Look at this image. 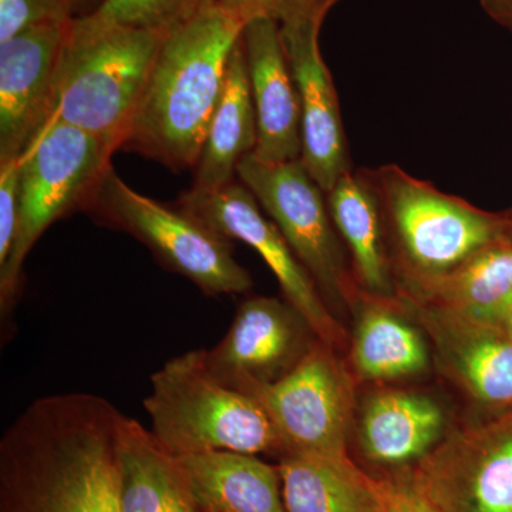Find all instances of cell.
<instances>
[{
	"instance_id": "obj_1",
	"label": "cell",
	"mask_w": 512,
	"mask_h": 512,
	"mask_svg": "<svg viewBox=\"0 0 512 512\" xmlns=\"http://www.w3.org/2000/svg\"><path fill=\"white\" fill-rule=\"evenodd\" d=\"M124 419L96 394L30 403L0 440V512H121Z\"/></svg>"
},
{
	"instance_id": "obj_2",
	"label": "cell",
	"mask_w": 512,
	"mask_h": 512,
	"mask_svg": "<svg viewBox=\"0 0 512 512\" xmlns=\"http://www.w3.org/2000/svg\"><path fill=\"white\" fill-rule=\"evenodd\" d=\"M245 25L215 0L167 32L121 150L194 170Z\"/></svg>"
},
{
	"instance_id": "obj_3",
	"label": "cell",
	"mask_w": 512,
	"mask_h": 512,
	"mask_svg": "<svg viewBox=\"0 0 512 512\" xmlns=\"http://www.w3.org/2000/svg\"><path fill=\"white\" fill-rule=\"evenodd\" d=\"M165 35L103 22L90 13L76 16L64 39L49 120L121 150Z\"/></svg>"
},
{
	"instance_id": "obj_4",
	"label": "cell",
	"mask_w": 512,
	"mask_h": 512,
	"mask_svg": "<svg viewBox=\"0 0 512 512\" xmlns=\"http://www.w3.org/2000/svg\"><path fill=\"white\" fill-rule=\"evenodd\" d=\"M205 355V349L188 350L151 376L143 404L158 443L175 457L205 451L284 456V441L261 404L220 382Z\"/></svg>"
},
{
	"instance_id": "obj_5",
	"label": "cell",
	"mask_w": 512,
	"mask_h": 512,
	"mask_svg": "<svg viewBox=\"0 0 512 512\" xmlns=\"http://www.w3.org/2000/svg\"><path fill=\"white\" fill-rule=\"evenodd\" d=\"M382 202L397 286L446 275L508 238L507 212H488L417 180L399 165L370 170Z\"/></svg>"
},
{
	"instance_id": "obj_6",
	"label": "cell",
	"mask_w": 512,
	"mask_h": 512,
	"mask_svg": "<svg viewBox=\"0 0 512 512\" xmlns=\"http://www.w3.org/2000/svg\"><path fill=\"white\" fill-rule=\"evenodd\" d=\"M116 148L62 121L49 120L20 160V218L15 247L0 268V312L9 319L22 289L23 265L50 225L84 210L111 167Z\"/></svg>"
},
{
	"instance_id": "obj_7",
	"label": "cell",
	"mask_w": 512,
	"mask_h": 512,
	"mask_svg": "<svg viewBox=\"0 0 512 512\" xmlns=\"http://www.w3.org/2000/svg\"><path fill=\"white\" fill-rule=\"evenodd\" d=\"M83 211L136 238L204 295H239L252 288L251 275L235 259L231 241L178 205L170 207L133 190L113 167Z\"/></svg>"
},
{
	"instance_id": "obj_8",
	"label": "cell",
	"mask_w": 512,
	"mask_h": 512,
	"mask_svg": "<svg viewBox=\"0 0 512 512\" xmlns=\"http://www.w3.org/2000/svg\"><path fill=\"white\" fill-rule=\"evenodd\" d=\"M238 180L275 222L330 311L352 306L359 285L349 272L345 245L330 217L326 192L302 160L272 164L248 156L238 165Z\"/></svg>"
},
{
	"instance_id": "obj_9",
	"label": "cell",
	"mask_w": 512,
	"mask_h": 512,
	"mask_svg": "<svg viewBox=\"0 0 512 512\" xmlns=\"http://www.w3.org/2000/svg\"><path fill=\"white\" fill-rule=\"evenodd\" d=\"M238 390L261 404L284 441L286 453L349 457L355 379L338 349L318 339L298 366L278 382L248 383Z\"/></svg>"
},
{
	"instance_id": "obj_10",
	"label": "cell",
	"mask_w": 512,
	"mask_h": 512,
	"mask_svg": "<svg viewBox=\"0 0 512 512\" xmlns=\"http://www.w3.org/2000/svg\"><path fill=\"white\" fill-rule=\"evenodd\" d=\"M407 468L439 512H512V407L447 434Z\"/></svg>"
},
{
	"instance_id": "obj_11",
	"label": "cell",
	"mask_w": 512,
	"mask_h": 512,
	"mask_svg": "<svg viewBox=\"0 0 512 512\" xmlns=\"http://www.w3.org/2000/svg\"><path fill=\"white\" fill-rule=\"evenodd\" d=\"M178 207L204 222L228 241L249 245L274 272L284 299L305 316L313 332L336 349L346 346V330L330 311L318 285L254 194L239 180L220 190L184 192Z\"/></svg>"
},
{
	"instance_id": "obj_12",
	"label": "cell",
	"mask_w": 512,
	"mask_h": 512,
	"mask_svg": "<svg viewBox=\"0 0 512 512\" xmlns=\"http://www.w3.org/2000/svg\"><path fill=\"white\" fill-rule=\"evenodd\" d=\"M318 339L286 299L254 296L239 305L227 335L205 357L212 375L238 390L248 383L278 382Z\"/></svg>"
},
{
	"instance_id": "obj_13",
	"label": "cell",
	"mask_w": 512,
	"mask_h": 512,
	"mask_svg": "<svg viewBox=\"0 0 512 512\" xmlns=\"http://www.w3.org/2000/svg\"><path fill=\"white\" fill-rule=\"evenodd\" d=\"M393 301L429 335L444 372L470 399L494 412L512 407L510 333L403 292Z\"/></svg>"
},
{
	"instance_id": "obj_14",
	"label": "cell",
	"mask_w": 512,
	"mask_h": 512,
	"mask_svg": "<svg viewBox=\"0 0 512 512\" xmlns=\"http://www.w3.org/2000/svg\"><path fill=\"white\" fill-rule=\"evenodd\" d=\"M70 22L35 26L0 43V163L22 157L50 119Z\"/></svg>"
},
{
	"instance_id": "obj_15",
	"label": "cell",
	"mask_w": 512,
	"mask_h": 512,
	"mask_svg": "<svg viewBox=\"0 0 512 512\" xmlns=\"http://www.w3.org/2000/svg\"><path fill=\"white\" fill-rule=\"evenodd\" d=\"M279 28L301 103V160L313 180L328 192L353 168L338 92L320 52L322 23L299 22Z\"/></svg>"
},
{
	"instance_id": "obj_16",
	"label": "cell",
	"mask_w": 512,
	"mask_h": 512,
	"mask_svg": "<svg viewBox=\"0 0 512 512\" xmlns=\"http://www.w3.org/2000/svg\"><path fill=\"white\" fill-rule=\"evenodd\" d=\"M254 101L258 141L252 157L262 163H288L302 157V117L298 89L272 19L249 20L242 30Z\"/></svg>"
},
{
	"instance_id": "obj_17",
	"label": "cell",
	"mask_w": 512,
	"mask_h": 512,
	"mask_svg": "<svg viewBox=\"0 0 512 512\" xmlns=\"http://www.w3.org/2000/svg\"><path fill=\"white\" fill-rule=\"evenodd\" d=\"M446 430V414L427 394L380 390L363 403L357 440L367 460L404 468L427 456Z\"/></svg>"
},
{
	"instance_id": "obj_18",
	"label": "cell",
	"mask_w": 512,
	"mask_h": 512,
	"mask_svg": "<svg viewBox=\"0 0 512 512\" xmlns=\"http://www.w3.org/2000/svg\"><path fill=\"white\" fill-rule=\"evenodd\" d=\"M330 217L352 258L353 276L363 292L394 298L396 276L387 244L379 194L370 170H350L326 192Z\"/></svg>"
},
{
	"instance_id": "obj_19",
	"label": "cell",
	"mask_w": 512,
	"mask_h": 512,
	"mask_svg": "<svg viewBox=\"0 0 512 512\" xmlns=\"http://www.w3.org/2000/svg\"><path fill=\"white\" fill-rule=\"evenodd\" d=\"M175 458L201 512H288L278 467L255 454L205 451Z\"/></svg>"
},
{
	"instance_id": "obj_20",
	"label": "cell",
	"mask_w": 512,
	"mask_h": 512,
	"mask_svg": "<svg viewBox=\"0 0 512 512\" xmlns=\"http://www.w3.org/2000/svg\"><path fill=\"white\" fill-rule=\"evenodd\" d=\"M352 308L356 325L350 346L353 373L365 382H392L426 372L429 348L393 298H376L360 289Z\"/></svg>"
},
{
	"instance_id": "obj_21",
	"label": "cell",
	"mask_w": 512,
	"mask_h": 512,
	"mask_svg": "<svg viewBox=\"0 0 512 512\" xmlns=\"http://www.w3.org/2000/svg\"><path fill=\"white\" fill-rule=\"evenodd\" d=\"M256 141L258 126L241 36L229 59L227 80L194 168L191 190H220L238 180V165L254 153Z\"/></svg>"
},
{
	"instance_id": "obj_22",
	"label": "cell",
	"mask_w": 512,
	"mask_h": 512,
	"mask_svg": "<svg viewBox=\"0 0 512 512\" xmlns=\"http://www.w3.org/2000/svg\"><path fill=\"white\" fill-rule=\"evenodd\" d=\"M397 292L495 325L512 303V241L490 245L446 275L397 286Z\"/></svg>"
},
{
	"instance_id": "obj_23",
	"label": "cell",
	"mask_w": 512,
	"mask_h": 512,
	"mask_svg": "<svg viewBox=\"0 0 512 512\" xmlns=\"http://www.w3.org/2000/svg\"><path fill=\"white\" fill-rule=\"evenodd\" d=\"M121 512H201L177 458L140 421L126 416L121 430Z\"/></svg>"
},
{
	"instance_id": "obj_24",
	"label": "cell",
	"mask_w": 512,
	"mask_h": 512,
	"mask_svg": "<svg viewBox=\"0 0 512 512\" xmlns=\"http://www.w3.org/2000/svg\"><path fill=\"white\" fill-rule=\"evenodd\" d=\"M288 512H376L375 478L346 458L286 453L279 458Z\"/></svg>"
},
{
	"instance_id": "obj_25",
	"label": "cell",
	"mask_w": 512,
	"mask_h": 512,
	"mask_svg": "<svg viewBox=\"0 0 512 512\" xmlns=\"http://www.w3.org/2000/svg\"><path fill=\"white\" fill-rule=\"evenodd\" d=\"M215 0H101L89 12L103 22L167 33Z\"/></svg>"
},
{
	"instance_id": "obj_26",
	"label": "cell",
	"mask_w": 512,
	"mask_h": 512,
	"mask_svg": "<svg viewBox=\"0 0 512 512\" xmlns=\"http://www.w3.org/2000/svg\"><path fill=\"white\" fill-rule=\"evenodd\" d=\"M245 23L255 18L275 20L279 26L299 22H325L340 0H220Z\"/></svg>"
},
{
	"instance_id": "obj_27",
	"label": "cell",
	"mask_w": 512,
	"mask_h": 512,
	"mask_svg": "<svg viewBox=\"0 0 512 512\" xmlns=\"http://www.w3.org/2000/svg\"><path fill=\"white\" fill-rule=\"evenodd\" d=\"M79 0H0V43L23 30L76 18Z\"/></svg>"
},
{
	"instance_id": "obj_28",
	"label": "cell",
	"mask_w": 512,
	"mask_h": 512,
	"mask_svg": "<svg viewBox=\"0 0 512 512\" xmlns=\"http://www.w3.org/2000/svg\"><path fill=\"white\" fill-rule=\"evenodd\" d=\"M20 160L22 157L0 163V268L8 262L18 234Z\"/></svg>"
},
{
	"instance_id": "obj_29",
	"label": "cell",
	"mask_w": 512,
	"mask_h": 512,
	"mask_svg": "<svg viewBox=\"0 0 512 512\" xmlns=\"http://www.w3.org/2000/svg\"><path fill=\"white\" fill-rule=\"evenodd\" d=\"M375 493L376 512H439L417 490L407 467L375 478Z\"/></svg>"
},
{
	"instance_id": "obj_30",
	"label": "cell",
	"mask_w": 512,
	"mask_h": 512,
	"mask_svg": "<svg viewBox=\"0 0 512 512\" xmlns=\"http://www.w3.org/2000/svg\"><path fill=\"white\" fill-rule=\"evenodd\" d=\"M478 3L494 22L512 33V0H478Z\"/></svg>"
},
{
	"instance_id": "obj_31",
	"label": "cell",
	"mask_w": 512,
	"mask_h": 512,
	"mask_svg": "<svg viewBox=\"0 0 512 512\" xmlns=\"http://www.w3.org/2000/svg\"><path fill=\"white\" fill-rule=\"evenodd\" d=\"M505 212H507L508 218V238H510L512 241V210Z\"/></svg>"
}]
</instances>
